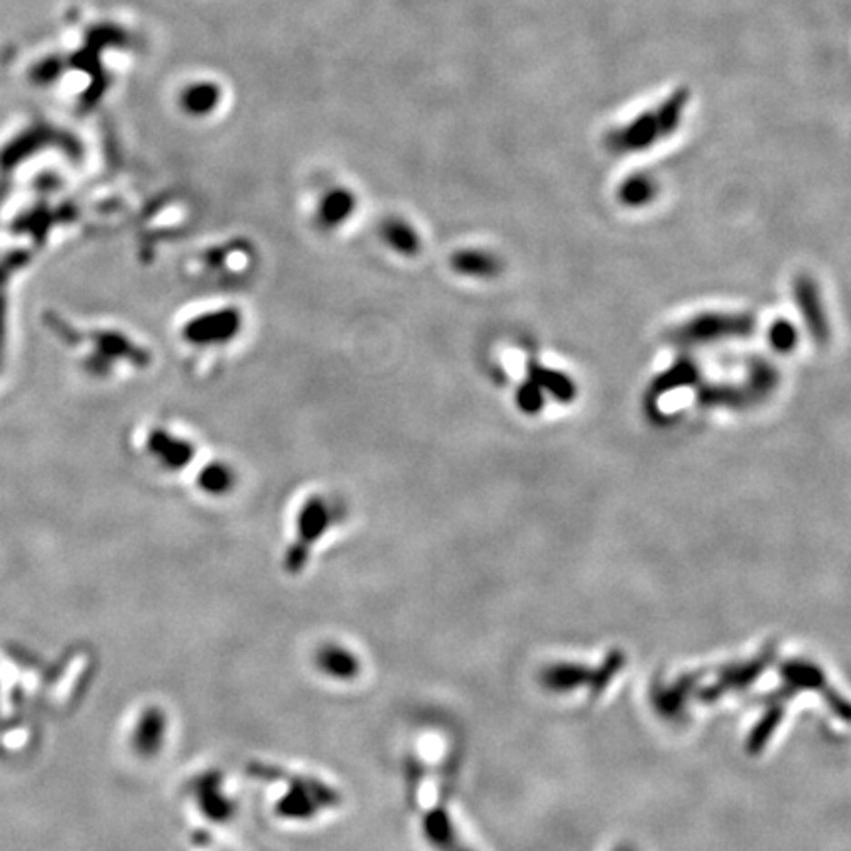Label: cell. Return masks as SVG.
Returning a JSON list of instances; mask_svg holds the SVG:
<instances>
[{"label": "cell", "instance_id": "9c48e42d", "mask_svg": "<svg viewBox=\"0 0 851 851\" xmlns=\"http://www.w3.org/2000/svg\"><path fill=\"white\" fill-rule=\"evenodd\" d=\"M459 266L461 270H467L469 275L476 276H491L496 270V260L493 256L481 255V253H473V255H464L459 256Z\"/></svg>", "mask_w": 851, "mask_h": 851}, {"label": "cell", "instance_id": "8992f818", "mask_svg": "<svg viewBox=\"0 0 851 851\" xmlns=\"http://www.w3.org/2000/svg\"><path fill=\"white\" fill-rule=\"evenodd\" d=\"M195 798L197 806L213 822H225V818L231 816V800L225 796L223 786L219 785V778L213 775H204L195 785Z\"/></svg>", "mask_w": 851, "mask_h": 851}, {"label": "cell", "instance_id": "6da1fadb", "mask_svg": "<svg viewBox=\"0 0 851 851\" xmlns=\"http://www.w3.org/2000/svg\"><path fill=\"white\" fill-rule=\"evenodd\" d=\"M337 800V792L327 785L310 776H295L290 780L288 790L278 800L276 810L282 818L310 820L319 810L335 806Z\"/></svg>", "mask_w": 851, "mask_h": 851}, {"label": "cell", "instance_id": "8fae6325", "mask_svg": "<svg viewBox=\"0 0 851 851\" xmlns=\"http://www.w3.org/2000/svg\"><path fill=\"white\" fill-rule=\"evenodd\" d=\"M3 322H5V302L0 298V339H3Z\"/></svg>", "mask_w": 851, "mask_h": 851}, {"label": "cell", "instance_id": "277c9868", "mask_svg": "<svg viewBox=\"0 0 851 851\" xmlns=\"http://www.w3.org/2000/svg\"><path fill=\"white\" fill-rule=\"evenodd\" d=\"M315 666L327 678L337 682H351L361 674V660L345 645L325 643L317 648Z\"/></svg>", "mask_w": 851, "mask_h": 851}, {"label": "cell", "instance_id": "5b68a950", "mask_svg": "<svg viewBox=\"0 0 851 851\" xmlns=\"http://www.w3.org/2000/svg\"><path fill=\"white\" fill-rule=\"evenodd\" d=\"M422 826L426 836L430 837V842L440 851H471L457 837L456 827L444 808L436 806L432 810H424Z\"/></svg>", "mask_w": 851, "mask_h": 851}, {"label": "cell", "instance_id": "ba28073f", "mask_svg": "<svg viewBox=\"0 0 851 851\" xmlns=\"http://www.w3.org/2000/svg\"><path fill=\"white\" fill-rule=\"evenodd\" d=\"M749 322L739 317H709V319H700V322L692 324L688 329L684 331V335L692 339V341H712L719 337H731V335H741L745 329H747Z\"/></svg>", "mask_w": 851, "mask_h": 851}, {"label": "cell", "instance_id": "3957f363", "mask_svg": "<svg viewBox=\"0 0 851 851\" xmlns=\"http://www.w3.org/2000/svg\"><path fill=\"white\" fill-rule=\"evenodd\" d=\"M168 736V717L162 707L148 706L138 714L133 727V747L140 756H154L160 753Z\"/></svg>", "mask_w": 851, "mask_h": 851}, {"label": "cell", "instance_id": "52a82bcc", "mask_svg": "<svg viewBox=\"0 0 851 851\" xmlns=\"http://www.w3.org/2000/svg\"><path fill=\"white\" fill-rule=\"evenodd\" d=\"M796 298L802 314L806 315L808 327L816 341H824L827 337V324L822 310V302L818 300V290H816L814 282L808 278H800L796 282Z\"/></svg>", "mask_w": 851, "mask_h": 851}, {"label": "cell", "instance_id": "7a4b0ae2", "mask_svg": "<svg viewBox=\"0 0 851 851\" xmlns=\"http://www.w3.org/2000/svg\"><path fill=\"white\" fill-rule=\"evenodd\" d=\"M298 542L294 544L286 556V570L295 574L302 570V566L307 560V554H310L312 544L322 538L324 530L327 526V515H325V506L324 503H310V506H305V511L298 518Z\"/></svg>", "mask_w": 851, "mask_h": 851}, {"label": "cell", "instance_id": "7c38bea8", "mask_svg": "<svg viewBox=\"0 0 851 851\" xmlns=\"http://www.w3.org/2000/svg\"><path fill=\"white\" fill-rule=\"evenodd\" d=\"M621 851H626V849H621Z\"/></svg>", "mask_w": 851, "mask_h": 851}, {"label": "cell", "instance_id": "30bf717a", "mask_svg": "<svg viewBox=\"0 0 851 851\" xmlns=\"http://www.w3.org/2000/svg\"><path fill=\"white\" fill-rule=\"evenodd\" d=\"M771 341L776 349H790L792 343H795V331H792L790 325H780L771 334Z\"/></svg>", "mask_w": 851, "mask_h": 851}]
</instances>
